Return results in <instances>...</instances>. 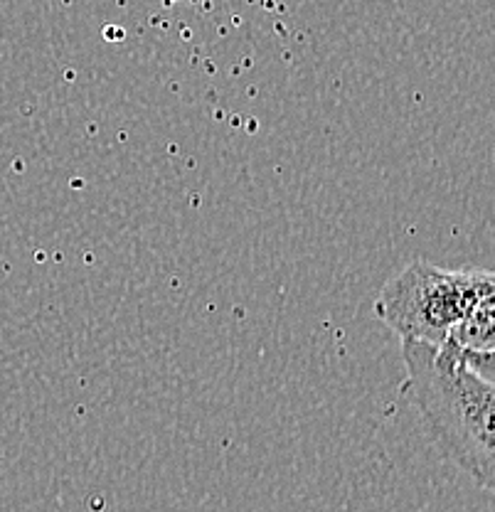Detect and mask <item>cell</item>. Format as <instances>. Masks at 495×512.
<instances>
[{
  "instance_id": "6da1fadb",
  "label": "cell",
  "mask_w": 495,
  "mask_h": 512,
  "mask_svg": "<svg viewBox=\"0 0 495 512\" xmlns=\"http://www.w3.org/2000/svg\"><path fill=\"white\" fill-rule=\"evenodd\" d=\"M402 397L439 451L478 488L495 485V387L444 345L402 340Z\"/></svg>"
},
{
  "instance_id": "7a4b0ae2",
  "label": "cell",
  "mask_w": 495,
  "mask_h": 512,
  "mask_svg": "<svg viewBox=\"0 0 495 512\" xmlns=\"http://www.w3.org/2000/svg\"><path fill=\"white\" fill-rule=\"evenodd\" d=\"M495 293L493 271H451L414 259L375 296V318L399 340L441 345L478 301Z\"/></svg>"
}]
</instances>
